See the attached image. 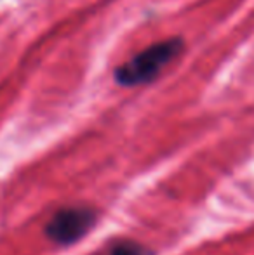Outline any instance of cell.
I'll list each match as a JSON object with an SVG mask.
<instances>
[{
    "instance_id": "cell-1",
    "label": "cell",
    "mask_w": 254,
    "mask_h": 255,
    "mask_svg": "<svg viewBox=\"0 0 254 255\" xmlns=\"http://www.w3.org/2000/svg\"><path fill=\"white\" fill-rule=\"evenodd\" d=\"M183 49L185 42L180 37L157 42L120 64L113 73L115 82L124 87L150 84L180 56Z\"/></svg>"
},
{
    "instance_id": "cell-2",
    "label": "cell",
    "mask_w": 254,
    "mask_h": 255,
    "mask_svg": "<svg viewBox=\"0 0 254 255\" xmlns=\"http://www.w3.org/2000/svg\"><path fill=\"white\" fill-rule=\"evenodd\" d=\"M96 222L94 210L85 207H70L56 212L52 219L47 222L45 233L51 240L59 245L75 243L91 231Z\"/></svg>"
},
{
    "instance_id": "cell-3",
    "label": "cell",
    "mask_w": 254,
    "mask_h": 255,
    "mask_svg": "<svg viewBox=\"0 0 254 255\" xmlns=\"http://www.w3.org/2000/svg\"><path fill=\"white\" fill-rule=\"evenodd\" d=\"M99 255H150V252L136 242H117Z\"/></svg>"
}]
</instances>
